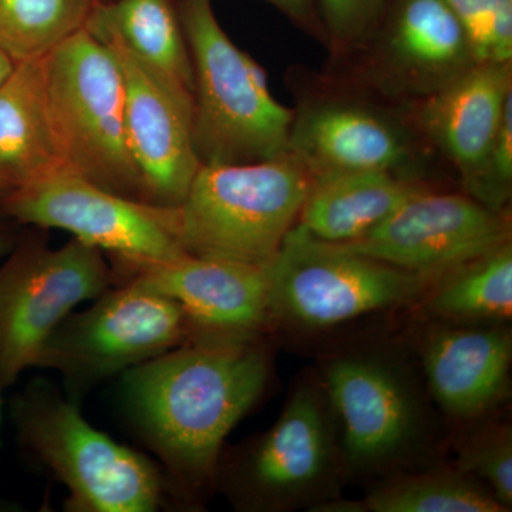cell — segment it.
I'll list each match as a JSON object with an SVG mask.
<instances>
[{
    "instance_id": "1",
    "label": "cell",
    "mask_w": 512,
    "mask_h": 512,
    "mask_svg": "<svg viewBox=\"0 0 512 512\" xmlns=\"http://www.w3.org/2000/svg\"><path fill=\"white\" fill-rule=\"evenodd\" d=\"M271 372L264 336L200 333L121 375V410L177 503L197 507L215 490L225 440Z\"/></svg>"
},
{
    "instance_id": "2",
    "label": "cell",
    "mask_w": 512,
    "mask_h": 512,
    "mask_svg": "<svg viewBox=\"0 0 512 512\" xmlns=\"http://www.w3.org/2000/svg\"><path fill=\"white\" fill-rule=\"evenodd\" d=\"M9 417L26 456L66 488L67 511L156 512L173 498L157 461L96 429L52 384L29 383Z\"/></svg>"
},
{
    "instance_id": "3",
    "label": "cell",
    "mask_w": 512,
    "mask_h": 512,
    "mask_svg": "<svg viewBox=\"0 0 512 512\" xmlns=\"http://www.w3.org/2000/svg\"><path fill=\"white\" fill-rule=\"evenodd\" d=\"M192 64V141L201 165L288 153L293 110L279 103L254 57L222 29L211 0H177Z\"/></svg>"
},
{
    "instance_id": "4",
    "label": "cell",
    "mask_w": 512,
    "mask_h": 512,
    "mask_svg": "<svg viewBox=\"0 0 512 512\" xmlns=\"http://www.w3.org/2000/svg\"><path fill=\"white\" fill-rule=\"evenodd\" d=\"M312 180L295 157L201 165L178 207L185 254L268 266L298 224Z\"/></svg>"
},
{
    "instance_id": "5",
    "label": "cell",
    "mask_w": 512,
    "mask_h": 512,
    "mask_svg": "<svg viewBox=\"0 0 512 512\" xmlns=\"http://www.w3.org/2000/svg\"><path fill=\"white\" fill-rule=\"evenodd\" d=\"M346 476L338 430L319 382H299L271 429L222 451L215 490L242 512H285L338 498Z\"/></svg>"
},
{
    "instance_id": "6",
    "label": "cell",
    "mask_w": 512,
    "mask_h": 512,
    "mask_svg": "<svg viewBox=\"0 0 512 512\" xmlns=\"http://www.w3.org/2000/svg\"><path fill=\"white\" fill-rule=\"evenodd\" d=\"M40 62L64 168L104 190L143 201L127 143L123 74L110 47L84 25Z\"/></svg>"
},
{
    "instance_id": "7",
    "label": "cell",
    "mask_w": 512,
    "mask_h": 512,
    "mask_svg": "<svg viewBox=\"0 0 512 512\" xmlns=\"http://www.w3.org/2000/svg\"><path fill=\"white\" fill-rule=\"evenodd\" d=\"M266 269L274 325L303 330L416 305L437 279L320 241L298 225Z\"/></svg>"
},
{
    "instance_id": "8",
    "label": "cell",
    "mask_w": 512,
    "mask_h": 512,
    "mask_svg": "<svg viewBox=\"0 0 512 512\" xmlns=\"http://www.w3.org/2000/svg\"><path fill=\"white\" fill-rule=\"evenodd\" d=\"M116 285L100 249L72 238L50 247L45 229L28 227L0 264V384L35 369L47 340L83 302Z\"/></svg>"
},
{
    "instance_id": "9",
    "label": "cell",
    "mask_w": 512,
    "mask_h": 512,
    "mask_svg": "<svg viewBox=\"0 0 512 512\" xmlns=\"http://www.w3.org/2000/svg\"><path fill=\"white\" fill-rule=\"evenodd\" d=\"M346 474L389 476L430 441L426 399L406 367L379 352L333 356L320 370Z\"/></svg>"
},
{
    "instance_id": "10",
    "label": "cell",
    "mask_w": 512,
    "mask_h": 512,
    "mask_svg": "<svg viewBox=\"0 0 512 512\" xmlns=\"http://www.w3.org/2000/svg\"><path fill=\"white\" fill-rule=\"evenodd\" d=\"M92 302L60 323L36 365L59 373L67 396L76 402L111 377L191 339L184 309L144 286L121 282Z\"/></svg>"
},
{
    "instance_id": "11",
    "label": "cell",
    "mask_w": 512,
    "mask_h": 512,
    "mask_svg": "<svg viewBox=\"0 0 512 512\" xmlns=\"http://www.w3.org/2000/svg\"><path fill=\"white\" fill-rule=\"evenodd\" d=\"M0 212L23 228L69 232L100 249L114 268L185 255L175 207L114 194L66 168L0 198Z\"/></svg>"
},
{
    "instance_id": "12",
    "label": "cell",
    "mask_w": 512,
    "mask_h": 512,
    "mask_svg": "<svg viewBox=\"0 0 512 512\" xmlns=\"http://www.w3.org/2000/svg\"><path fill=\"white\" fill-rule=\"evenodd\" d=\"M427 148L409 114L362 97L316 94L293 110L288 153L311 180L363 171L424 180Z\"/></svg>"
},
{
    "instance_id": "13",
    "label": "cell",
    "mask_w": 512,
    "mask_h": 512,
    "mask_svg": "<svg viewBox=\"0 0 512 512\" xmlns=\"http://www.w3.org/2000/svg\"><path fill=\"white\" fill-rule=\"evenodd\" d=\"M508 241L510 212L468 194L430 187L363 237L340 245L404 271L439 278Z\"/></svg>"
},
{
    "instance_id": "14",
    "label": "cell",
    "mask_w": 512,
    "mask_h": 512,
    "mask_svg": "<svg viewBox=\"0 0 512 512\" xmlns=\"http://www.w3.org/2000/svg\"><path fill=\"white\" fill-rule=\"evenodd\" d=\"M110 47L124 83V120L143 201L178 207L200 170L192 141V99L175 93L109 30L87 26Z\"/></svg>"
},
{
    "instance_id": "15",
    "label": "cell",
    "mask_w": 512,
    "mask_h": 512,
    "mask_svg": "<svg viewBox=\"0 0 512 512\" xmlns=\"http://www.w3.org/2000/svg\"><path fill=\"white\" fill-rule=\"evenodd\" d=\"M362 50L369 86L409 104L440 92L477 63L446 0H389Z\"/></svg>"
},
{
    "instance_id": "16",
    "label": "cell",
    "mask_w": 512,
    "mask_h": 512,
    "mask_svg": "<svg viewBox=\"0 0 512 512\" xmlns=\"http://www.w3.org/2000/svg\"><path fill=\"white\" fill-rule=\"evenodd\" d=\"M111 268L116 285L133 282L177 302L190 319L192 336H265L274 326L266 266L185 254Z\"/></svg>"
},
{
    "instance_id": "17",
    "label": "cell",
    "mask_w": 512,
    "mask_h": 512,
    "mask_svg": "<svg viewBox=\"0 0 512 512\" xmlns=\"http://www.w3.org/2000/svg\"><path fill=\"white\" fill-rule=\"evenodd\" d=\"M511 100L512 63H476L440 92L410 104L407 114L424 143L456 168L470 197Z\"/></svg>"
},
{
    "instance_id": "18",
    "label": "cell",
    "mask_w": 512,
    "mask_h": 512,
    "mask_svg": "<svg viewBox=\"0 0 512 512\" xmlns=\"http://www.w3.org/2000/svg\"><path fill=\"white\" fill-rule=\"evenodd\" d=\"M421 363L431 399L450 419L474 421L504 399L512 335L507 323H446L431 330Z\"/></svg>"
},
{
    "instance_id": "19",
    "label": "cell",
    "mask_w": 512,
    "mask_h": 512,
    "mask_svg": "<svg viewBox=\"0 0 512 512\" xmlns=\"http://www.w3.org/2000/svg\"><path fill=\"white\" fill-rule=\"evenodd\" d=\"M64 170L57 148L42 62L16 64L0 86V198Z\"/></svg>"
},
{
    "instance_id": "20",
    "label": "cell",
    "mask_w": 512,
    "mask_h": 512,
    "mask_svg": "<svg viewBox=\"0 0 512 512\" xmlns=\"http://www.w3.org/2000/svg\"><path fill=\"white\" fill-rule=\"evenodd\" d=\"M430 187L426 180L382 171L315 178L296 225L320 241L346 244L363 237L413 195Z\"/></svg>"
},
{
    "instance_id": "21",
    "label": "cell",
    "mask_w": 512,
    "mask_h": 512,
    "mask_svg": "<svg viewBox=\"0 0 512 512\" xmlns=\"http://www.w3.org/2000/svg\"><path fill=\"white\" fill-rule=\"evenodd\" d=\"M87 26L114 33L175 93L192 99V64L177 0H107Z\"/></svg>"
},
{
    "instance_id": "22",
    "label": "cell",
    "mask_w": 512,
    "mask_h": 512,
    "mask_svg": "<svg viewBox=\"0 0 512 512\" xmlns=\"http://www.w3.org/2000/svg\"><path fill=\"white\" fill-rule=\"evenodd\" d=\"M323 512H505L491 491L456 466L389 474L359 501L336 500Z\"/></svg>"
},
{
    "instance_id": "23",
    "label": "cell",
    "mask_w": 512,
    "mask_h": 512,
    "mask_svg": "<svg viewBox=\"0 0 512 512\" xmlns=\"http://www.w3.org/2000/svg\"><path fill=\"white\" fill-rule=\"evenodd\" d=\"M446 323H507L512 316V244L450 269L421 299Z\"/></svg>"
},
{
    "instance_id": "24",
    "label": "cell",
    "mask_w": 512,
    "mask_h": 512,
    "mask_svg": "<svg viewBox=\"0 0 512 512\" xmlns=\"http://www.w3.org/2000/svg\"><path fill=\"white\" fill-rule=\"evenodd\" d=\"M93 0H0V46L16 63L40 59L83 28Z\"/></svg>"
},
{
    "instance_id": "25",
    "label": "cell",
    "mask_w": 512,
    "mask_h": 512,
    "mask_svg": "<svg viewBox=\"0 0 512 512\" xmlns=\"http://www.w3.org/2000/svg\"><path fill=\"white\" fill-rule=\"evenodd\" d=\"M477 63H512V0H446Z\"/></svg>"
},
{
    "instance_id": "26",
    "label": "cell",
    "mask_w": 512,
    "mask_h": 512,
    "mask_svg": "<svg viewBox=\"0 0 512 512\" xmlns=\"http://www.w3.org/2000/svg\"><path fill=\"white\" fill-rule=\"evenodd\" d=\"M454 466L484 484L505 510L512 508V431L507 424L481 430L464 444Z\"/></svg>"
},
{
    "instance_id": "27",
    "label": "cell",
    "mask_w": 512,
    "mask_h": 512,
    "mask_svg": "<svg viewBox=\"0 0 512 512\" xmlns=\"http://www.w3.org/2000/svg\"><path fill=\"white\" fill-rule=\"evenodd\" d=\"M326 45L338 56L359 52L376 32L389 0H315Z\"/></svg>"
},
{
    "instance_id": "28",
    "label": "cell",
    "mask_w": 512,
    "mask_h": 512,
    "mask_svg": "<svg viewBox=\"0 0 512 512\" xmlns=\"http://www.w3.org/2000/svg\"><path fill=\"white\" fill-rule=\"evenodd\" d=\"M265 2L274 6L303 32L326 43L325 29H323L315 0H265Z\"/></svg>"
},
{
    "instance_id": "29",
    "label": "cell",
    "mask_w": 512,
    "mask_h": 512,
    "mask_svg": "<svg viewBox=\"0 0 512 512\" xmlns=\"http://www.w3.org/2000/svg\"><path fill=\"white\" fill-rule=\"evenodd\" d=\"M22 229L23 227L0 212V259L5 258L15 247Z\"/></svg>"
},
{
    "instance_id": "30",
    "label": "cell",
    "mask_w": 512,
    "mask_h": 512,
    "mask_svg": "<svg viewBox=\"0 0 512 512\" xmlns=\"http://www.w3.org/2000/svg\"><path fill=\"white\" fill-rule=\"evenodd\" d=\"M16 64L18 63L0 46V86L9 79L10 74L15 70Z\"/></svg>"
},
{
    "instance_id": "31",
    "label": "cell",
    "mask_w": 512,
    "mask_h": 512,
    "mask_svg": "<svg viewBox=\"0 0 512 512\" xmlns=\"http://www.w3.org/2000/svg\"><path fill=\"white\" fill-rule=\"evenodd\" d=\"M3 387L0 384V448H2V419H3V399H2Z\"/></svg>"
},
{
    "instance_id": "32",
    "label": "cell",
    "mask_w": 512,
    "mask_h": 512,
    "mask_svg": "<svg viewBox=\"0 0 512 512\" xmlns=\"http://www.w3.org/2000/svg\"><path fill=\"white\" fill-rule=\"evenodd\" d=\"M107 2V0H93L94 6L100 5V3Z\"/></svg>"
}]
</instances>
